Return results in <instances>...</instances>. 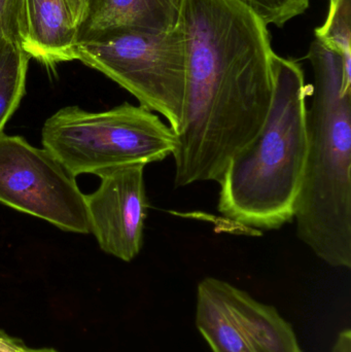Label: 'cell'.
Instances as JSON below:
<instances>
[{"mask_svg": "<svg viewBox=\"0 0 351 352\" xmlns=\"http://www.w3.org/2000/svg\"><path fill=\"white\" fill-rule=\"evenodd\" d=\"M65 1L71 16L72 23L78 31L80 25L86 19L89 0H65Z\"/></svg>", "mask_w": 351, "mask_h": 352, "instance_id": "9a60e30c", "label": "cell"}, {"mask_svg": "<svg viewBox=\"0 0 351 352\" xmlns=\"http://www.w3.org/2000/svg\"><path fill=\"white\" fill-rule=\"evenodd\" d=\"M21 1V47L30 58L49 67L76 60L78 29L65 0Z\"/></svg>", "mask_w": 351, "mask_h": 352, "instance_id": "9c48e42d", "label": "cell"}, {"mask_svg": "<svg viewBox=\"0 0 351 352\" xmlns=\"http://www.w3.org/2000/svg\"><path fill=\"white\" fill-rule=\"evenodd\" d=\"M266 24L282 27L308 8L310 0H241Z\"/></svg>", "mask_w": 351, "mask_h": 352, "instance_id": "4fadbf2b", "label": "cell"}, {"mask_svg": "<svg viewBox=\"0 0 351 352\" xmlns=\"http://www.w3.org/2000/svg\"><path fill=\"white\" fill-rule=\"evenodd\" d=\"M76 60L102 72L158 113L175 135L185 109L187 57L181 24L168 32L117 30L78 41Z\"/></svg>", "mask_w": 351, "mask_h": 352, "instance_id": "5b68a950", "label": "cell"}, {"mask_svg": "<svg viewBox=\"0 0 351 352\" xmlns=\"http://www.w3.org/2000/svg\"><path fill=\"white\" fill-rule=\"evenodd\" d=\"M195 324L212 352H303L274 306L223 279L198 283Z\"/></svg>", "mask_w": 351, "mask_h": 352, "instance_id": "52a82bcc", "label": "cell"}, {"mask_svg": "<svg viewBox=\"0 0 351 352\" xmlns=\"http://www.w3.org/2000/svg\"><path fill=\"white\" fill-rule=\"evenodd\" d=\"M187 84L174 184L218 182L256 138L273 97L268 25L241 0H183Z\"/></svg>", "mask_w": 351, "mask_h": 352, "instance_id": "6da1fadb", "label": "cell"}, {"mask_svg": "<svg viewBox=\"0 0 351 352\" xmlns=\"http://www.w3.org/2000/svg\"><path fill=\"white\" fill-rule=\"evenodd\" d=\"M30 59L20 45L8 41L0 51V134L25 95Z\"/></svg>", "mask_w": 351, "mask_h": 352, "instance_id": "8fae6325", "label": "cell"}, {"mask_svg": "<svg viewBox=\"0 0 351 352\" xmlns=\"http://www.w3.org/2000/svg\"><path fill=\"white\" fill-rule=\"evenodd\" d=\"M183 0H89L78 41L117 30L168 32L179 24Z\"/></svg>", "mask_w": 351, "mask_h": 352, "instance_id": "30bf717a", "label": "cell"}, {"mask_svg": "<svg viewBox=\"0 0 351 352\" xmlns=\"http://www.w3.org/2000/svg\"><path fill=\"white\" fill-rule=\"evenodd\" d=\"M6 39L0 38V51H1L2 47H3L4 43H5Z\"/></svg>", "mask_w": 351, "mask_h": 352, "instance_id": "d6986e66", "label": "cell"}, {"mask_svg": "<svg viewBox=\"0 0 351 352\" xmlns=\"http://www.w3.org/2000/svg\"><path fill=\"white\" fill-rule=\"evenodd\" d=\"M307 59L315 85L307 109L308 151L294 219L317 258L351 268V68L315 39Z\"/></svg>", "mask_w": 351, "mask_h": 352, "instance_id": "7a4b0ae2", "label": "cell"}, {"mask_svg": "<svg viewBox=\"0 0 351 352\" xmlns=\"http://www.w3.org/2000/svg\"><path fill=\"white\" fill-rule=\"evenodd\" d=\"M25 352H58L56 351L55 349H25Z\"/></svg>", "mask_w": 351, "mask_h": 352, "instance_id": "ac0fdd59", "label": "cell"}, {"mask_svg": "<svg viewBox=\"0 0 351 352\" xmlns=\"http://www.w3.org/2000/svg\"><path fill=\"white\" fill-rule=\"evenodd\" d=\"M25 349L22 343L0 333V352H25Z\"/></svg>", "mask_w": 351, "mask_h": 352, "instance_id": "2e32d148", "label": "cell"}, {"mask_svg": "<svg viewBox=\"0 0 351 352\" xmlns=\"http://www.w3.org/2000/svg\"><path fill=\"white\" fill-rule=\"evenodd\" d=\"M273 97L256 138L239 151L218 180V209L225 217L259 231L294 219L308 151L304 72L292 59L272 56Z\"/></svg>", "mask_w": 351, "mask_h": 352, "instance_id": "3957f363", "label": "cell"}, {"mask_svg": "<svg viewBox=\"0 0 351 352\" xmlns=\"http://www.w3.org/2000/svg\"><path fill=\"white\" fill-rule=\"evenodd\" d=\"M41 142L74 177H100L165 160L174 152L177 135L156 113L125 102L98 113L78 107L59 109L43 124Z\"/></svg>", "mask_w": 351, "mask_h": 352, "instance_id": "277c9868", "label": "cell"}, {"mask_svg": "<svg viewBox=\"0 0 351 352\" xmlns=\"http://www.w3.org/2000/svg\"><path fill=\"white\" fill-rule=\"evenodd\" d=\"M332 352H351V331H342L338 335L335 343H334Z\"/></svg>", "mask_w": 351, "mask_h": 352, "instance_id": "e0dca14e", "label": "cell"}, {"mask_svg": "<svg viewBox=\"0 0 351 352\" xmlns=\"http://www.w3.org/2000/svg\"><path fill=\"white\" fill-rule=\"evenodd\" d=\"M0 203L66 232L90 234L86 196L57 159L18 135L0 134Z\"/></svg>", "mask_w": 351, "mask_h": 352, "instance_id": "8992f818", "label": "cell"}, {"mask_svg": "<svg viewBox=\"0 0 351 352\" xmlns=\"http://www.w3.org/2000/svg\"><path fill=\"white\" fill-rule=\"evenodd\" d=\"M144 165L124 167L100 176V186L86 196L90 233L103 252L124 262L139 254L148 201Z\"/></svg>", "mask_w": 351, "mask_h": 352, "instance_id": "ba28073f", "label": "cell"}, {"mask_svg": "<svg viewBox=\"0 0 351 352\" xmlns=\"http://www.w3.org/2000/svg\"><path fill=\"white\" fill-rule=\"evenodd\" d=\"M21 0H0V38L21 45Z\"/></svg>", "mask_w": 351, "mask_h": 352, "instance_id": "5bb4252c", "label": "cell"}, {"mask_svg": "<svg viewBox=\"0 0 351 352\" xmlns=\"http://www.w3.org/2000/svg\"><path fill=\"white\" fill-rule=\"evenodd\" d=\"M315 36L326 47L337 52L351 68V0H330L327 20L315 29Z\"/></svg>", "mask_w": 351, "mask_h": 352, "instance_id": "7c38bea8", "label": "cell"}]
</instances>
